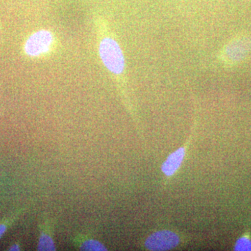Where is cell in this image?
I'll return each instance as SVG.
<instances>
[{
	"label": "cell",
	"instance_id": "obj_1",
	"mask_svg": "<svg viewBox=\"0 0 251 251\" xmlns=\"http://www.w3.org/2000/svg\"><path fill=\"white\" fill-rule=\"evenodd\" d=\"M99 54L104 65L114 74H121L125 69V57L120 46L111 38H105L99 46Z\"/></svg>",
	"mask_w": 251,
	"mask_h": 251
},
{
	"label": "cell",
	"instance_id": "obj_2",
	"mask_svg": "<svg viewBox=\"0 0 251 251\" xmlns=\"http://www.w3.org/2000/svg\"><path fill=\"white\" fill-rule=\"evenodd\" d=\"M53 36L47 30H40L29 36L25 45L26 53L32 57L47 53L53 44Z\"/></svg>",
	"mask_w": 251,
	"mask_h": 251
},
{
	"label": "cell",
	"instance_id": "obj_3",
	"mask_svg": "<svg viewBox=\"0 0 251 251\" xmlns=\"http://www.w3.org/2000/svg\"><path fill=\"white\" fill-rule=\"evenodd\" d=\"M179 238L171 231L163 230L155 232L148 238L145 247L151 251H168L177 247Z\"/></svg>",
	"mask_w": 251,
	"mask_h": 251
},
{
	"label": "cell",
	"instance_id": "obj_4",
	"mask_svg": "<svg viewBox=\"0 0 251 251\" xmlns=\"http://www.w3.org/2000/svg\"><path fill=\"white\" fill-rule=\"evenodd\" d=\"M251 41L248 38L241 37L229 43L225 49L224 57L225 61L229 63L240 62L250 52Z\"/></svg>",
	"mask_w": 251,
	"mask_h": 251
},
{
	"label": "cell",
	"instance_id": "obj_5",
	"mask_svg": "<svg viewBox=\"0 0 251 251\" xmlns=\"http://www.w3.org/2000/svg\"><path fill=\"white\" fill-rule=\"evenodd\" d=\"M185 156V149L181 148L171 153L161 167L162 171L166 176H172L181 166Z\"/></svg>",
	"mask_w": 251,
	"mask_h": 251
},
{
	"label": "cell",
	"instance_id": "obj_6",
	"mask_svg": "<svg viewBox=\"0 0 251 251\" xmlns=\"http://www.w3.org/2000/svg\"><path fill=\"white\" fill-rule=\"evenodd\" d=\"M39 251H55L53 241L47 234H42L39 239V245H38Z\"/></svg>",
	"mask_w": 251,
	"mask_h": 251
},
{
	"label": "cell",
	"instance_id": "obj_7",
	"mask_svg": "<svg viewBox=\"0 0 251 251\" xmlns=\"http://www.w3.org/2000/svg\"><path fill=\"white\" fill-rule=\"evenodd\" d=\"M80 250L82 251H106L105 247L101 244L96 240H87L82 244L80 247Z\"/></svg>",
	"mask_w": 251,
	"mask_h": 251
},
{
	"label": "cell",
	"instance_id": "obj_8",
	"mask_svg": "<svg viewBox=\"0 0 251 251\" xmlns=\"http://www.w3.org/2000/svg\"><path fill=\"white\" fill-rule=\"evenodd\" d=\"M235 251H251V242L247 238H242L237 242Z\"/></svg>",
	"mask_w": 251,
	"mask_h": 251
},
{
	"label": "cell",
	"instance_id": "obj_9",
	"mask_svg": "<svg viewBox=\"0 0 251 251\" xmlns=\"http://www.w3.org/2000/svg\"><path fill=\"white\" fill-rule=\"evenodd\" d=\"M6 229V226H4V225H0V238L4 234Z\"/></svg>",
	"mask_w": 251,
	"mask_h": 251
},
{
	"label": "cell",
	"instance_id": "obj_10",
	"mask_svg": "<svg viewBox=\"0 0 251 251\" xmlns=\"http://www.w3.org/2000/svg\"><path fill=\"white\" fill-rule=\"evenodd\" d=\"M10 251H19V247H18V245H16V244H15V245L12 246L11 248H10L9 249Z\"/></svg>",
	"mask_w": 251,
	"mask_h": 251
}]
</instances>
